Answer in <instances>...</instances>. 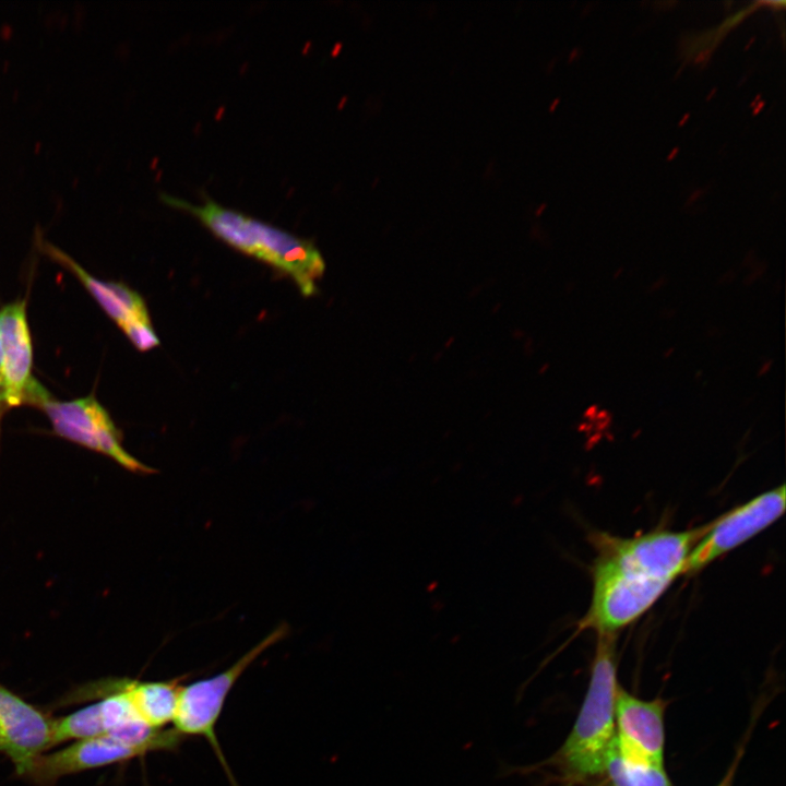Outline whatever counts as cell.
<instances>
[{
	"label": "cell",
	"mask_w": 786,
	"mask_h": 786,
	"mask_svg": "<svg viewBox=\"0 0 786 786\" xmlns=\"http://www.w3.org/2000/svg\"><path fill=\"white\" fill-rule=\"evenodd\" d=\"M162 199L198 217L214 235L237 250L285 272L303 295L315 293L325 265L312 243L213 201L198 205L168 194Z\"/></svg>",
	"instance_id": "6da1fadb"
},
{
	"label": "cell",
	"mask_w": 786,
	"mask_h": 786,
	"mask_svg": "<svg viewBox=\"0 0 786 786\" xmlns=\"http://www.w3.org/2000/svg\"><path fill=\"white\" fill-rule=\"evenodd\" d=\"M614 635H599L588 689L570 735L553 763L570 778L599 775L616 737L617 690Z\"/></svg>",
	"instance_id": "7a4b0ae2"
},
{
	"label": "cell",
	"mask_w": 786,
	"mask_h": 786,
	"mask_svg": "<svg viewBox=\"0 0 786 786\" xmlns=\"http://www.w3.org/2000/svg\"><path fill=\"white\" fill-rule=\"evenodd\" d=\"M288 631V626L282 623L224 671L180 687L172 720L174 729L182 737L204 738L212 747L231 786L238 785L221 748L215 727L227 696L240 676L264 651L287 636Z\"/></svg>",
	"instance_id": "3957f363"
},
{
	"label": "cell",
	"mask_w": 786,
	"mask_h": 786,
	"mask_svg": "<svg viewBox=\"0 0 786 786\" xmlns=\"http://www.w3.org/2000/svg\"><path fill=\"white\" fill-rule=\"evenodd\" d=\"M671 582L631 570L594 563L593 595L582 629L614 635L644 614Z\"/></svg>",
	"instance_id": "277c9868"
},
{
	"label": "cell",
	"mask_w": 786,
	"mask_h": 786,
	"mask_svg": "<svg viewBox=\"0 0 786 786\" xmlns=\"http://www.w3.org/2000/svg\"><path fill=\"white\" fill-rule=\"evenodd\" d=\"M35 406L45 413L57 436L102 453L133 473L156 472L123 449L121 432L94 394L61 402L48 392Z\"/></svg>",
	"instance_id": "5b68a950"
},
{
	"label": "cell",
	"mask_w": 786,
	"mask_h": 786,
	"mask_svg": "<svg viewBox=\"0 0 786 786\" xmlns=\"http://www.w3.org/2000/svg\"><path fill=\"white\" fill-rule=\"evenodd\" d=\"M785 486L781 485L710 524L692 548L683 573L702 570L775 522L785 510Z\"/></svg>",
	"instance_id": "8992f818"
},
{
	"label": "cell",
	"mask_w": 786,
	"mask_h": 786,
	"mask_svg": "<svg viewBox=\"0 0 786 786\" xmlns=\"http://www.w3.org/2000/svg\"><path fill=\"white\" fill-rule=\"evenodd\" d=\"M664 711L662 700L644 701L617 687L615 739L618 752L624 760L664 767Z\"/></svg>",
	"instance_id": "52a82bcc"
},
{
	"label": "cell",
	"mask_w": 786,
	"mask_h": 786,
	"mask_svg": "<svg viewBox=\"0 0 786 786\" xmlns=\"http://www.w3.org/2000/svg\"><path fill=\"white\" fill-rule=\"evenodd\" d=\"M0 340L8 408L35 406L49 391L33 377V344L25 298L7 303L0 310Z\"/></svg>",
	"instance_id": "ba28073f"
},
{
	"label": "cell",
	"mask_w": 786,
	"mask_h": 786,
	"mask_svg": "<svg viewBox=\"0 0 786 786\" xmlns=\"http://www.w3.org/2000/svg\"><path fill=\"white\" fill-rule=\"evenodd\" d=\"M53 720L0 683V752L25 774L52 747Z\"/></svg>",
	"instance_id": "9c48e42d"
},
{
	"label": "cell",
	"mask_w": 786,
	"mask_h": 786,
	"mask_svg": "<svg viewBox=\"0 0 786 786\" xmlns=\"http://www.w3.org/2000/svg\"><path fill=\"white\" fill-rule=\"evenodd\" d=\"M144 754L140 749L105 735L80 740L62 750L39 755L25 775L40 785H51L69 774L128 761Z\"/></svg>",
	"instance_id": "30bf717a"
},
{
	"label": "cell",
	"mask_w": 786,
	"mask_h": 786,
	"mask_svg": "<svg viewBox=\"0 0 786 786\" xmlns=\"http://www.w3.org/2000/svg\"><path fill=\"white\" fill-rule=\"evenodd\" d=\"M43 253L71 272L86 288L106 314L123 331L138 323H151L141 296L123 283L104 282L91 275L66 252L37 237Z\"/></svg>",
	"instance_id": "8fae6325"
},
{
	"label": "cell",
	"mask_w": 786,
	"mask_h": 786,
	"mask_svg": "<svg viewBox=\"0 0 786 786\" xmlns=\"http://www.w3.org/2000/svg\"><path fill=\"white\" fill-rule=\"evenodd\" d=\"M115 687L122 691L135 714L150 727L164 729L172 723L181 684L179 680L138 681L114 680Z\"/></svg>",
	"instance_id": "7c38bea8"
},
{
	"label": "cell",
	"mask_w": 786,
	"mask_h": 786,
	"mask_svg": "<svg viewBox=\"0 0 786 786\" xmlns=\"http://www.w3.org/2000/svg\"><path fill=\"white\" fill-rule=\"evenodd\" d=\"M604 772H607L612 786H670L664 767L624 760L618 752L616 739L606 757Z\"/></svg>",
	"instance_id": "4fadbf2b"
},
{
	"label": "cell",
	"mask_w": 786,
	"mask_h": 786,
	"mask_svg": "<svg viewBox=\"0 0 786 786\" xmlns=\"http://www.w3.org/2000/svg\"><path fill=\"white\" fill-rule=\"evenodd\" d=\"M105 736L99 702L53 720L52 746L68 740H86Z\"/></svg>",
	"instance_id": "5bb4252c"
},
{
	"label": "cell",
	"mask_w": 786,
	"mask_h": 786,
	"mask_svg": "<svg viewBox=\"0 0 786 786\" xmlns=\"http://www.w3.org/2000/svg\"><path fill=\"white\" fill-rule=\"evenodd\" d=\"M7 405V392H5V378H4V368H3V354H2V347H1V340H0V421L3 416V414L8 410Z\"/></svg>",
	"instance_id": "9a60e30c"
}]
</instances>
